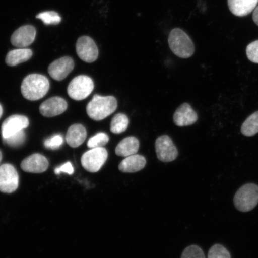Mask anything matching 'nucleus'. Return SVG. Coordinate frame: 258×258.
I'll return each mask as SVG.
<instances>
[{
    "label": "nucleus",
    "mask_w": 258,
    "mask_h": 258,
    "mask_svg": "<svg viewBox=\"0 0 258 258\" xmlns=\"http://www.w3.org/2000/svg\"><path fill=\"white\" fill-rule=\"evenodd\" d=\"M168 42L170 50L179 57L186 59L195 53V47L191 38L181 29L175 28L171 31Z\"/></svg>",
    "instance_id": "nucleus-3"
},
{
    "label": "nucleus",
    "mask_w": 258,
    "mask_h": 258,
    "mask_svg": "<svg viewBox=\"0 0 258 258\" xmlns=\"http://www.w3.org/2000/svg\"><path fill=\"white\" fill-rule=\"evenodd\" d=\"M181 258H206L203 250L196 245L186 247L183 251Z\"/></svg>",
    "instance_id": "nucleus-27"
},
{
    "label": "nucleus",
    "mask_w": 258,
    "mask_h": 258,
    "mask_svg": "<svg viewBox=\"0 0 258 258\" xmlns=\"http://www.w3.org/2000/svg\"><path fill=\"white\" fill-rule=\"evenodd\" d=\"M146 163L144 157L136 154L125 157L119 164L118 169L123 173H135L143 169Z\"/></svg>",
    "instance_id": "nucleus-17"
},
{
    "label": "nucleus",
    "mask_w": 258,
    "mask_h": 258,
    "mask_svg": "<svg viewBox=\"0 0 258 258\" xmlns=\"http://www.w3.org/2000/svg\"><path fill=\"white\" fill-rule=\"evenodd\" d=\"M109 137L105 133L97 134L94 137L90 138L88 147L90 148H101L104 147L109 142Z\"/></svg>",
    "instance_id": "nucleus-24"
},
{
    "label": "nucleus",
    "mask_w": 258,
    "mask_h": 258,
    "mask_svg": "<svg viewBox=\"0 0 258 258\" xmlns=\"http://www.w3.org/2000/svg\"><path fill=\"white\" fill-rule=\"evenodd\" d=\"M49 87V82L46 77L40 74H31L22 82L21 92L29 101H37L47 94Z\"/></svg>",
    "instance_id": "nucleus-1"
},
{
    "label": "nucleus",
    "mask_w": 258,
    "mask_h": 258,
    "mask_svg": "<svg viewBox=\"0 0 258 258\" xmlns=\"http://www.w3.org/2000/svg\"><path fill=\"white\" fill-rule=\"evenodd\" d=\"M54 173L56 175H59L61 173H66L69 175H73L74 173L73 166L70 162H67L63 164V165L56 167L54 170Z\"/></svg>",
    "instance_id": "nucleus-30"
},
{
    "label": "nucleus",
    "mask_w": 258,
    "mask_h": 258,
    "mask_svg": "<svg viewBox=\"0 0 258 258\" xmlns=\"http://www.w3.org/2000/svg\"><path fill=\"white\" fill-rule=\"evenodd\" d=\"M128 123L129 120L126 115L122 113L116 114L111 122V131L113 134H120L126 131Z\"/></svg>",
    "instance_id": "nucleus-22"
},
{
    "label": "nucleus",
    "mask_w": 258,
    "mask_h": 258,
    "mask_svg": "<svg viewBox=\"0 0 258 258\" xmlns=\"http://www.w3.org/2000/svg\"><path fill=\"white\" fill-rule=\"evenodd\" d=\"M3 114V108L1 105H0V118L2 117Z\"/></svg>",
    "instance_id": "nucleus-32"
},
{
    "label": "nucleus",
    "mask_w": 258,
    "mask_h": 258,
    "mask_svg": "<svg viewBox=\"0 0 258 258\" xmlns=\"http://www.w3.org/2000/svg\"><path fill=\"white\" fill-rule=\"evenodd\" d=\"M36 18L40 19L46 25H57L62 20L57 13L53 11H47L38 14Z\"/></svg>",
    "instance_id": "nucleus-23"
},
{
    "label": "nucleus",
    "mask_w": 258,
    "mask_h": 258,
    "mask_svg": "<svg viewBox=\"0 0 258 258\" xmlns=\"http://www.w3.org/2000/svg\"><path fill=\"white\" fill-rule=\"evenodd\" d=\"M36 30L32 25H25L18 29L13 34L11 43L14 46L19 48L27 47L33 43Z\"/></svg>",
    "instance_id": "nucleus-12"
},
{
    "label": "nucleus",
    "mask_w": 258,
    "mask_h": 258,
    "mask_svg": "<svg viewBox=\"0 0 258 258\" xmlns=\"http://www.w3.org/2000/svg\"><path fill=\"white\" fill-rule=\"evenodd\" d=\"M208 258H231V255L224 246L217 244L210 249Z\"/></svg>",
    "instance_id": "nucleus-25"
},
{
    "label": "nucleus",
    "mask_w": 258,
    "mask_h": 258,
    "mask_svg": "<svg viewBox=\"0 0 258 258\" xmlns=\"http://www.w3.org/2000/svg\"><path fill=\"white\" fill-rule=\"evenodd\" d=\"M108 158L105 148H92L83 155L81 162L84 168L89 172L95 173L104 166Z\"/></svg>",
    "instance_id": "nucleus-6"
},
{
    "label": "nucleus",
    "mask_w": 258,
    "mask_h": 258,
    "mask_svg": "<svg viewBox=\"0 0 258 258\" xmlns=\"http://www.w3.org/2000/svg\"><path fill=\"white\" fill-rule=\"evenodd\" d=\"M48 162L46 158L40 154H34L22 161L21 168L26 172L41 173L46 171Z\"/></svg>",
    "instance_id": "nucleus-15"
},
{
    "label": "nucleus",
    "mask_w": 258,
    "mask_h": 258,
    "mask_svg": "<svg viewBox=\"0 0 258 258\" xmlns=\"http://www.w3.org/2000/svg\"><path fill=\"white\" fill-rule=\"evenodd\" d=\"M67 103L60 97H53L46 100L40 105V111L46 117H53L66 111Z\"/></svg>",
    "instance_id": "nucleus-13"
},
{
    "label": "nucleus",
    "mask_w": 258,
    "mask_h": 258,
    "mask_svg": "<svg viewBox=\"0 0 258 258\" xmlns=\"http://www.w3.org/2000/svg\"><path fill=\"white\" fill-rule=\"evenodd\" d=\"M25 134L24 130L21 131L7 138L3 139L5 143L11 147H19L23 145L25 141Z\"/></svg>",
    "instance_id": "nucleus-26"
},
{
    "label": "nucleus",
    "mask_w": 258,
    "mask_h": 258,
    "mask_svg": "<svg viewBox=\"0 0 258 258\" xmlns=\"http://www.w3.org/2000/svg\"><path fill=\"white\" fill-rule=\"evenodd\" d=\"M32 51L28 48H19L9 51L6 58V62L9 66L14 67L31 59Z\"/></svg>",
    "instance_id": "nucleus-20"
},
{
    "label": "nucleus",
    "mask_w": 258,
    "mask_h": 258,
    "mask_svg": "<svg viewBox=\"0 0 258 258\" xmlns=\"http://www.w3.org/2000/svg\"><path fill=\"white\" fill-rule=\"evenodd\" d=\"M248 59L253 63H258V40L248 45L246 48Z\"/></svg>",
    "instance_id": "nucleus-29"
},
{
    "label": "nucleus",
    "mask_w": 258,
    "mask_h": 258,
    "mask_svg": "<svg viewBox=\"0 0 258 258\" xmlns=\"http://www.w3.org/2000/svg\"><path fill=\"white\" fill-rule=\"evenodd\" d=\"M155 147L158 159L163 162H171L178 156V151L175 145L167 135L158 138Z\"/></svg>",
    "instance_id": "nucleus-8"
},
{
    "label": "nucleus",
    "mask_w": 258,
    "mask_h": 258,
    "mask_svg": "<svg viewBox=\"0 0 258 258\" xmlns=\"http://www.w3.org/2000/svg\"><path fill=\"white\" fill-rule=\"evenodd\" d=\"M29 125V120L24 115H13L3 122L2 132L3 139L11 137Z\"/></svg>",
    "instance_id": "nucleus-11"
},
{
    "label": "nucleus",
    "mask_w": 258,
    "mask_h": 258,
    "mask_svg": "<svg viewBox=\"0 0 258 258\" xmlns=\"http://www.w3.org/2000/svg\"><path fill=\"white\" fill-rule=\"evenodd\" d=\"M74 67V63L72 58L63 57L51 63L48 67V72L53 79L62 81L72 72Z\"/></svg>",
    "instance_id": "nucleus-10"
},
{
    "label": "nucleus",
    "mask_w": 258,
    "mask_h": 258,
    "mask_svg": "<svg viewBox=\"0 0 258 258\" xmlns=\"http://www.w3.org/2000/svg\"><path fill=\"white\" fill-rule=\"evenodd\" d=\"M253 19L254 23L258 26V6L254 10Z\"/></svg>",
    "instance_id": "nucleus-31"
},
{
    "label": "nucleus",
    "mask_w": 258,
    "mask_h": 258,
    "mask_svg": "<svg viewBox=\"0 0 258 258\" xmlns=\"http://www.w3.org/2000/svg\"><path fill=\"white\" fill-rule=\"evenodd\" d=\"M258 203V186L247 183L238 190L234 196L235 207L242 212H247L256 207Z\"/></svg>",
    "instance_id": "nucleus-4"
},
{
    "label": "nucleus",
    "mask_w": 258,
    "mask_h": 258,
    "mask_svg": "<svg viewBox=\"0 0 258 258\" xmlns=\"http://www.w3.org/2000/svg\"><path fill=\"white\" fill-rule=\"evenodd\" d=\"M94 89V83L89 77L79 76L75 77L68 87V93L71 98L82 101L88 98Z\"/></svg>",
    "instance_id": "nucleus-5"
},
{
    "label": "nucleus",
    "mask_w": 258,
    "mask_h": 258,
    "mask_svg": "<svg viewBox=\"0 0 258 258\" xmlns=\"http://www.w3.org/2000/svg\"><path fill=\"white\" fill-rule=\"evenodd\" d=\"M77 55L84 62L92 63L98 59L99 51L95 41L88 36L79 38L76 43Z\"/></svg>",
    "instance_id": "nucleus-9"
},
{
    "label": "nucleus",
    "mask_w": 258,
    "mask_h": 258,
    "mask_svg": "<svg viewBox=\"0 0 258 258\" xmlns=\"http://www.w3.org/2000/svg\"><path fill=\"white\" fill-rule=\"evenodd\" d=\"M19 175L16 169L10 164L0 166V191L11 194L18 189Z\"/></svg>",
    "instance_id": "nucleus-7"
},
{
    "label": "nucleus",
    "mask_w": 258,
    "mask_h": 258,
    "mask_svg": "<svg viewBox=\"0 0 258 258\" xmlns=\"http://www.w3.org/2000/svg\"><path fill=\"white\" fill-rule=\"evenodd\" d=\"M117 108V101L114 96L95 95L87 106V113L90 118L101 121L114 113Z\"/></svg>",
    "instance_id": "nucleus-2"
},
{
    "label": "nucleus",
    "mask_w": 258,
    "mask_h": 258,
    "mask_svg": "<svg viewBox=\"0 0 258 258\" xmlns=\"http://www.w3.org/2000/svg\"><path fill=\"white\" fill-rule=\"evenodd\" d=\"M140 148V142L137 138L129 137L123 139L115 148L118 156L127 157L136 154Z\"/></svg>",
    "instance_id": "nucleus-18"
},
{
    "label": "nucleus",
    "mask_w": 258,
    "mask_h": 258,
    "mask_svg": "<svg viewBox=\"0 0 258 258\" xmlns=\"http://www.w3.org/2000/svg\"><path fill=\"white\" fill-rule=\"evenodd\" d=\"M87 132L83 125L74 124L68 130L67 143L73 148L78 147L85 142Z\"/></svg>",
    "instance_id": "nucleus-19"
},
{
    "label": "nucleus",
    "mask_w": 258,
    "mask_h": 258,
    "mask_svg": "<svg viewBox=\"0 0 258 258\" xmlns=\"http://www.w3.org/2000/svg\"><path fill=\"white\" fill-rule=\"evenodd\" d=\"M63 143V137L60 135H55L44 141V146L48 149L57 150Z\"/></svg>",
    "instance_id": "nucleus-28"
},
{
    "label": "nucleus",
    "mask_w": 258,
    "mask_h": 258,
    "mask_svg": "<svg viewBox=\"0 0 258 258\" xmlns=\"http://www.w3.org/2000/svg\"><path fill=\"white\" fill-rule=\"evenodd\" d=\"M241 132L246 137H252L258 133V111L250 115L243 122Z\"/></svg>",
    "instance_id": "nucleus-21"
},
{
    "label": "nucleus",
    "mask_w": 258,
    "mask_h": 258,
    "mask_svg": "<svg viewBox=\"0 0 258 258\" xmlns=\"http://www.w3.org/2000/svg\"><path fill=\"white\" fill-rule=\"evenodd\" d=\"M198 119V114L193 110L191 105L187 103L180 105L173 115V121L179 127L188 126L195 124Z\"/></svg>",
    "instance_id": "nucleus-14"
},
{
    "label": "nucleus",
    "mask_w": 258,
    "mask_h": 258,
    "mask_svg": "<svg viewBox=\"0 0 258 258\" xmlns=\"http://www.w3.org/2000/svg\"><path fill=\"white\" fill-rule=\"evenodd\" d=\"M258 0H228L229 9L235 16L243 17L256 8Z\"/></svg>",
    "instance_id": "nucleus-16"
},
{
    "label": "nucleus",
    "mask_w": 258,
    "mask_h": 258,
    "mask_svg": "<svg viewBox=\"0 0 258 258\" xmlns=\"http://www.w3.org/2000/svg\"><path fill=\"white\" fill-rule=\"evenodd\" d=\"M2 160V153L1 152V151H0V163H1Z\"/></svg>",
    "instance_id": "nucleus-33"
}]
</instances>
